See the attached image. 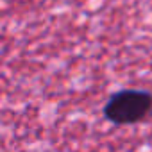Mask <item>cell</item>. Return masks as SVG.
Here are the masks:
<instances>
[{
	"label": "cell",
	"instance_id": "6da1fadb",
	"mask_svg": "<svg viewBox=\"0 0 152 152\" xmlns=\"http://www.w3.org/2000/svg\"><path fill=\"white\" fill-rule=\"evenodd\" d=\"M152 113V93L145 90L116 91L104 106V116L116 125H129L145 120Z\"/></svg>",
	"mask_w": 152,
	"mask_h": 152
}]
</instances>
